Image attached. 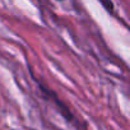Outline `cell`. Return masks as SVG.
<instances>
[{
	"instance_id": "obj_1",
	"label": "cell",
	"mask_w": 130,
	"mask_h": 130,
	"mask_svg": "<svg viewBox=\"0 0 130 130\" xmlns=\"http://www.w3.org/2000/svg\"><path fill=\"white\" fill-rule=\"evenodd\" d=\"M100 2H101V4L105 7V9H106L107 12H110V13L113 12V4H112L111 0H100Z\"/></svg>"
}]
</instances>
